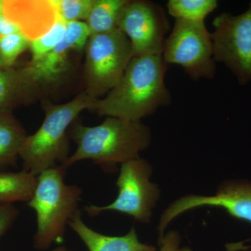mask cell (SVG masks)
Listing matches in <instances>:
<instances>
[{"label":"cell","mask_w":251,"mask_h":251,"mask_svg":"<svg viewBox=\"0 0 251 251\" xmlns=\"http://www.w3.org/2000/svg\"><path fill=\"white\" fill-rule=\"evenodd\" d=\"M168 65L162 54L133 57L121 80L91 110L100 116L139 122L171 103L165 83Z\"/></svg>","instance_id":"obj_1"},{"label":"cell","mask_w":251,"mask_h":251,"mask_svg":"<svg viewBox=\"0 0 251 251\" xmlns=\"http://www.w3.org/2000/svg\"><path fill=\"white\" fill-rule=\"evenodd\" d=\"M69 135L77 148L61 165L64 170L77 162L91 160L107 173L115 172L117 164L140 158V153L150 146L151 140V130L141 121L111 117L94 126L75 120Z\"/></svg>","instance_id":"obj_2"},{"label":"cell","mask_w":251,"mask_h":251,"mask_svg":"<svg viewBox=\"0 0 251 251\" xmlns=\"http://www.w3.org/2000/svg\"><path fill=\"white\" fill-rule=\"evenodd\" d=\"M96 100L84 91L65 103L44 100V122L34 134L27 135L20 152L23 171L37 176L62 165L69 157V128L81 112L91 110Z\"/></svg>","instance_id":"obj_3"},{"label":"cell","mask_w":251,"mask_h":251,"mask_svg":"<svg viewBox=\"0 0 251 251\" xmlns=\"http://www.w3.org/2000/svg\"><path fill=\"white\" fill-rule=\"evenodd\" d=\"M65 171L57 166L38 175L35 191L27 202L36 214L34 247L38 250H47L54 243H62L68 223L80 211L82 189L65 184Z\"/></svg>","instance_id":"obj_4"},{"label":"cell","mask_w":251,"mask_h":251,"mask_svg":"<svg viewBox=\"0 0 251 251\" xmlns=\"http://www.w3.org/2000/svg\"><path fill=\"white\" fill-rule=\"evenodd\" d=\"M84 77L86 93L105 97L121 80L133 58L131 44L120 29L91 35L85 49Z\"/></svg>","instance_id":"obj_5"},{"label":"cell","mask_w":251,"mask_h":251,"mask_svg":"<svg viewBox=\"0 0 251 251\" xmlns=\"http://www.w3.org/2000/svg\"><path fill=\"white\" fill-rule=\"evenodd\" d=\"M162 56L168 65L182 67L193 80L215 76L211 32L204 22L175 20L173 29L165 41Z\"/></svg>","instance_id":"obj_6"},{"label":"cell","mask_w":251,"mask_h":251,"mask_svg":"<svg viewBox=\"0 0 251 251\" xmlns=\"http://www.w3.org/2000/svg\"><path fill=\"white\" fill-rule=\"evenodd\" d=\"M152 167L143 158L122 163L116 182V199L106 206H86V212L96 216L103 211H117L132 216L137 222L148 224L160 198L158 185L150 181Z\"/></svg>","instance_id":"obj_7"},{"label":"cell","mask_w":251,"mask_h":251,"mask_svg":"<svg viewBox=\"0 0 251 251\" xmlns=\"http://www.w3.org/2000/svg\"><path fill=\"white\" fill-rule=\"evenodd\" d=\"M212 25L216 62L224 63L240 85H247L251 80V1L243 14L222 13Z\"/></svg>","instance_id":"obj_8"},{"label":"cell","mask_w":251,"mask_h":251,"mask_svg":"<svg viewBox=\"0 0 251 251\" xmlns=\"http://www.w3.org/2000/svg\"><path fill=\"white\" fill-rule=\"evenodd\" d=\"M117 28L129 39L133 57L162 54L171 24L166 10L143 0H127L122 7Z\"/></svg>","instance_id":"obj_9"},{"label":"cell","mask_w":251,"mask_h":251,"mask_svg":"<svg viewBox=\"0 0 251 251\" xmlns=\"http://www.w3.org/2000/svg\"><path fill=\"white\" fill-rule=\"evenodd\" d=\"M202 206L223 208L232 217L251 224V182L225 181L219 185L212 196L190 194L176 200L161 214L157 227L158 240L164 236L166 227L175 218ZM250 240L251 239L242 243Z\"/></svg>","instance_id":"obj_10"},{"label":"cell","mask_w":251,"mask_h":251,"mask_svg":"<svg viewBox=\"0 0 251 251\" xmlns=\"http://www.w3.org/2000/svg\"><path fill=\"white\" fill-rule=\"evenodd\" d=\"M91 32L83 21L67 23L64 40L38 62L27 64L33 76L45 90L62 80L69 71V54L85 50Z\"/></svg>","instance_id":"obj_11"},{"label":"cell","mask_w":251,"mask_h":251,"mask_svg":"<svg viewBox=\"0 0 251 251\" xmlns=\"http://www.w3.org/2000/svg\"><path fill=\"white\" fill-rule=\"evenodd\" d=\"M2 16L30 41L47 32L59 18L53 0H3Z\"/></svg>","instance_id":"obj_12"},{"label":"cell","mask_w":251,"mask_h":251,"mask_svg":"<svg viewBox=\"0 0 251 251\" xmlns=\"http://www.w3.org/2000/svg\"><path fill=\"white\" fill-rule=\"evenodd\" d=\"M46 90L33 76L27 66L0 69V112H12L39 98Z\"/></svg>","instance_id":"obj_13"},{"label":"cell","mask_w":251,"mask_h":251,"mask_svg":"<svg viewBox=\"0 0 251 251\" xmlns=\"http://www.w3.org/2000/svg\"><path fill=\"white\" fill-rule=\"evenodd\" d=\"M89 251H156V248L140 242L134 227L125 236L113 237L99 233L86 226L81 219V213L68 223Z\"/></svg>","instance_id":"obj_14"},{"label":"cell","mask_w":251,"mask_h":251,"mask_svg":"<svg viewBox=\"0 0 251 251\" xmlns=\"http://www.w3.org/2000/svg\"><path fill=\"white\" fill-rule=\"evenodd\" d=\"M27 136L12 112H0V168L16 164Z\"/></svg>","instance_id":"obj_15"},{"label":"cell","mask_w":251,"mask_h":251,"mask_svg":"<svg viewBox=\"0 0 251 251\" xmlns=\"http://www.w3.org/2000/svg\"><path fill=\"white\" fill-rule=\"evenodd\" d=\"M37 184V176L22 171L0 173V204L30 201Z\"/></svg>","instance_id":"obj_16"},{"label":"cell","mask_w":251,"mask_h":251,"mask_svg":"<svg viewBox=\"0 0 251 251\" xmlns=\"http://www.w3.org/2000/svg\"><path fill=\"white\" fill-rule=\"evenodd\" d=\"M127 0H95L85 23L93 34H103L117 28V20Z\"/></svg>","instance_id":"obj_17"},{"label":"cell","mask_w":251,"mask_h":251,"mask_svg":"<svg viewBox=\"0 0 251 251\" xmlns=\"http://www.w3.org/2000/svg\"><path fill=\"white\" fill-rule=\"evenodd\" d=\"M218 5L216 0H169L166 6L168 14L175 20L204 22Z\"/></svg>","instance_id":"obj_18"},{"label":"cell","mask_w":251,"mask_h":251,"mask_svg":"<svg viewBox=\"0 0 251 251\" xmlns=\"http://www.w3.org/2000/svg\"><path fill=\"white\" fill-rule=\"evenodd\" d=\"M66 27L67 23L59 18L47 32L31 41L29 50L31 58L29 62H38L53 50L64 40Z\"/></svg>","instance_id":"obj_19"},{"label":"cell","mask_w":251,"mask_h":251,"mask_svg":"<svg viewBox=\"0 0 251 251\" xmlns=\"http://www.w3.org/2000/svg\"><path fill=\"white\" fill-rule=\"evenodd\" d=\"M95 0H53L57 16L66 23L85 22Z\"/></svg>","instance_id":"obj_20"},{"label":"cell","mask_w":251,"mask_h":251,"mask_svg":"<svg viewBox=\"0 0 251 251\" xmlns=\"http://www.w3.org/2000/svg\"><path fill=\"white\" fill-rule=\"evenodd\" d=\"M30 42L22 33L0 36V50L6 67H14L18 57L29 49Z\"/></svg>","instance_id":"obj_21"},{"label":"cell","mask_w":251,"mask_h":251,"mask_svg":"<svg viewBox=\"0 0 251 251\" xmlns=\"http://www.w3.org/2000/svg\"><path fill=\"white\" fill-rule=\"evenodd\" d=\"M181 238L179 232L170 231L158 241V251H193L189 247H181Z\"/></svg>","instance_id":"obj_22"},{"label":"cell","mask_w":251,"mask_h":251,"mask_svg":"<svg viewBox=\"0 0 251 251\" xmlns=\"http://www.w3.org/2000/svg\"><path fill=\"white\" fill-rule=\"evenodd\" d=\"M18 211L17 208L13 204H0V238L14 224L16 218L18 217Z\"/></svg>","instance_id":"obj_23"},{"label":"cell","mask_w":251,"mask_h":251,"mask_svg":"<svg viewBox=\"0 0 251 251\" xmlns=\"http://www.w3.org/2000/svg\"><path fill=\"white\" fill-rule=\"evenodd\" d=\"M21 33L19 27L1 15L0 16V36Z\"/></svg>","instance_id":"obj_24"},{"label":"cell","mask_w":251,"mask_h":251,"mask_svg":"<svg viewBox=\"0 0 251 251\" xmlns=\"http://www.w3.org/2000/svg\"><path fill=\"white\" fill-rule=\"evenodd\" d=\"M3 68H8L6 67V64L4 62L3 59L2 55H1V50H0V69H3Z\"/></svg>","instance_id":"obj_25"},{"label":"cell","mask_w":251,"mask_h":251,"mask_svg":"<svg viewBox=\"0 0 251 251\" xmlns=\"http://www.w3.org/2000/svg\"><path fill=\"white\" fill-rule=\"evenodd\" d=\"M52 251H72L69 250V249H67V248L64 247H59L57 248H56V249H54V250H52Z\"/></svg>","instance_id":"obj_26"},{"label":"cell","mask_w":251,"mask_h":251,"mask_svg":"<svg viewBox=\"0 0 251 251\" xmlns=\"http://www.w3.org/2000/svg\"><path fill=\"white\" fill-rule=\"evenodd\" d=\"M3 0H0V16L2 15Z\"/></svg>","instance_id":"obj_27"}]
</instances>
